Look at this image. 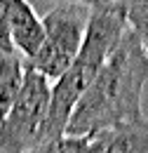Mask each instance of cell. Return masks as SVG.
Instances as JSON below:
<instances>
[{"instance_id":"obj_7","label":"cell","mask_w":148,"mask_h":153,"mask_svg":"<svg viewBox=\"0 0 148 153\" xmlns=\"http://www.w3.org/2000/svg\"><path fill=\"white\" fill-rule=\"evenodd\" d=\"M26 78V59L19 52L0 50V120L10 113Z\"/></svg>"},{"instance_id":"obj_9","label":"cell","mask_w":148,"mask_h":153,"mask_svg":"<svg viewBox=\"0 0 148 153\" xmlns=\"http://www.w3.org/2000/svg\"><path fill=\"white\" fill-rule=\"evenodd\" d=\"M28 153H85V137H59L52 141H45L36 149H31Z\"/></svg>"},{"instance_id":"obj_8","label":"cell","mask_w":148,"mask_h":153,"mask_svg":"<svg viewBox=\"0 0 148 153\" xmlns=\"http://www.w3.org/2000/svg\"><path fill=\"white\" fill-rule=\"evenodd\" d=\"M120 2L125 10L127 28L141 42V47L148 57V0H120Z\"/></svg>"},{"instance_id":"obj_5","label":"cell","mask_w":148,"mask_h":153,"mask_svg":"<svg viewBox=\"0 0 148 153\" xmlns=\"http://www.w3.org/2000/svg\"><path fill=\"white\" fill-rule=\"evenodd\" d=\"M0 7L5 12V21H7L14 50L26 61L33 59L45 38L42 19L38 17V12L28 0H0Z\"/></svg>"},{"instance_id":"obj_6","label":"cell","mask_w":148,"mask_h":153,"mask_svg":"<svg viewBox=\"0 0 148 153\" xmlns=\"http://www.w3.org/2000/svg\"><path fill=\"white\" fill-rule=\"evenodd\" d=\"M85 153H148V120L144 118L85 137Z\"/></svg>"},{"instance_id":"obj_3","label":"cell","mask_w":148,"mask_h":153,"mask_svg":"<svg viewBox=\"0 0 148 153\" xmlns=\"http://www.w3.org/2000/svg\"><path fill=\"white\" fill-rule=\"evenodd\" d=\"M52 82L28 68L17 101L0 120V153H28L42 144V130L50 113Z\"/></svg>"},{"instance_id":"obj_11","label":"cell","mask_w":148,"mask_h":153,"mask_svg":"<svg viewBox=\"0 0 148 153\" xmlns=\"http://www.w3.org/2000/svg\"><path fill=\"white\" fill-rule=\"evenodd\" d=\"M0 50H7V52H17L12 38H10V28H7V21H5V12L0 7Z\"/></svg>"},{"instance_id":"obj_2","label":"cell","mask_w":148,"mask_h":153,"mask_svg":"<svg viewBox=\"0 0 148 153\" xmlns=\"http://www.w3.org/2000/svg\"><path fill=\"white\" fill-rule=\"evenodd\" d=\"M125 31H127V21H125L122 2L90 10L80 54L75 57L71 68L52 85V99H50L47 123L42 130V144L66 134V125L73 115L75 106L92 87L106 59L111 57V52L122 40Z\"/></svg>"},{"instance_id":"obj_10","label":"cell","mask_w":148,"mask_h":153,"mask_svg":"<svg viewBox=\"0 0 148 153\" xmlns=\"http://www.w3.org/2000/svg\"><path fill=\"white\" fill-rule=\"evenodd\" d=\"M56 5H78V7H87V10H96V7H106V5H115L120 0H54Z\"/></svg>"},{"instance_id":"obj_1","label":"cell","mask_w":148,"mask_h":153,"mask_svg":"<svg viewBox=\"0 0 148 153\" xmlns=\"http://www.w3.org/2000/svg\"><path fill=\"white\" fill-rule=\"evenodd\" d=\"M148 85V57L130 28L106 59L92 87L66 125L68 137H90L118 125L144 120V87Z\"/></svg>"},{"instance_id":"obj_4","label":"cell","mask_w":148,"mask_h":153,"mask_svg":"<svg viewBox=\"0 0 148 153\" xmlns=\"http://www.w3.org/2000/svg\"><path fill=\"white\" fill-rule=\"evenodd\" d=\"M87 14L90 12L78 5H56L50 10L42 17V45L36 57L26 61L28 68L38 71L50 82H56L80 54L87 31Z\"/></svg>"}]
</instances>
